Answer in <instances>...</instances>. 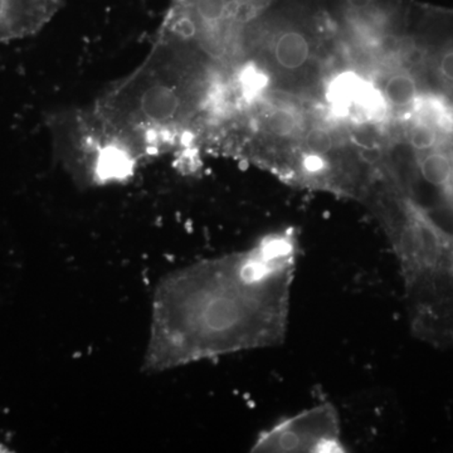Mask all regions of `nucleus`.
<instances>
[{
    "mask_svg": "<svg viewBox=\"0 0 453 453\" xmlns=\"http://www.w3.org/2000/svg\"><path fill=\"white\" fill-rule=\"evenodd\" d=\"M338 419L332 408L318 407L265 432L253 446L265 452H340Z\"/></svg>",
    "mask_w": 453,
    "mask_h": 453,
    "instance_id": "4",
    "label": "nucleus"
},
{
    "mask_svg": "<svg viewBox=\"0 0 453 453\" xmlns=\"http://www.w3.org/2000/svg\"><path fill=\"white\" fill-rule=\"evenodd\" d=\"M61 8L62 0H0V44L35 35Z\"/></svg>",
    "mask_w": 453,
    "mask_h": 453,
    "instance_id": "5",
    "label": "nucleus"
},
{
    "mask_svg": "<svg viewBox=\"0 0 453 453\" xmlns=\"http://www.w3.org/2000/svg\"><path fill=\"white\" fill-rule=\"evenodd\" d=\"M295 258L294 232H280L166 277L155 294L145 368L164 371L280 342Z\"/></svg>",
    "mask_w": 453,
    "mask_h": 453,
    "instance_id": "1",
    "label": "nucleus"
},
{
    "mask_svg": "<svg viewBox=\"0 0 453 453\" xmlns=\"http://www.w3.org/2000/svg\"><path fill=\"white\" fill-rule=\"evenodd\" d=\"M49 127L57 159L80 186L118 183L138 168L139 160L103 127L91 107L56 113Z\"/></svg>",
    "mask_w": 453,
    "mask_h": 453,
    "instance_id": "3",
    "label": "nucleus"
},
{
    "mask_svg": "<svg viewBox=\"0 0 453 453\" xmlns=\"http://www.w3.org/2000/svg\"><path fill=\"white\" fill-rule=\"evenodd\" d=\"M214 88L210 57L195 42L160 28L144 61L89 107L142 163L174 149L196 153Z\"/></svg>",
    "mask_w": 453,
    "mask_h": 453,
    "instance_id": "2",
    "label": "nucleus"
}]
</instances>
